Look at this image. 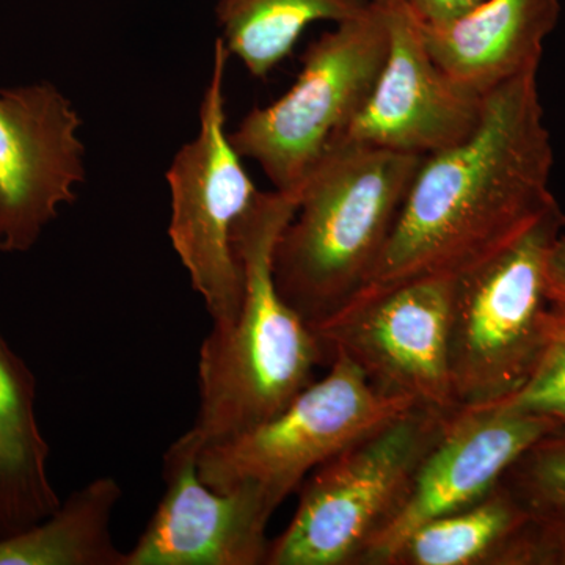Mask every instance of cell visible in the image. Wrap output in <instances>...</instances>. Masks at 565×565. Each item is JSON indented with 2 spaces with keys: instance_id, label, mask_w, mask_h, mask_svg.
<instances>
[{
  "instance_id": "1",
  "label": "cell",
  "mask_w": 565,
  "mask_h": 565,
  "mask_svg": "<svg viewBox=\"0 0 565 565\" xmlns=\"http://www.w3.org/2000/svg\"><path fill=\"white\" fill-rule=\"evenodd\" d=\"M553 163L537 73L487 93L473 134L423 159L385 250L353 299L455 280L503 252L556 206Z\"/></svg>"
},
{
  "instance_id": "2",
  "label": "cell",
  "mask_w": 565,
  "mask_h": 565,
  "mask_svg": "<svg viewBox=\"0 0 565 565\" xmlns=\"http://www.w3.org/2000/svg\"><path fill=\"white\" fill-rule=\"evenodd\" d=\"M299 193L259 192L233 230L243 299L232 321L212 323L199 360L203 448L247 433L281 412L327 363L313 327L278 292L274 248L296 214Z\"/></svg>"
},
{
  "instance_id": "3",
  "label": "cell",
  "mask_w": 565,
  "mask_h": 565,
  "mask_svg": "<svg viewBox=\"0 0 565 565\" xmlns=\"http://www.w3.org/2000/svg\"><path fill=\"white\" fill-rule=\"evenodd\" d=\"M423 159L340 141L305 181L273 266L278 292L311 327L366 285Z\"/></svg>"
},
{
  "instance_id": "4",
  "label": "cell",
  "mask_w": 565,
  "mask_h": 565,
  "mask_svg": "<svg viewBox=\"0 0 565 565\" xmlns=\"http://www.w3.org/2000/svg\"><path fill=\"white\" fill-rule=\"evenodd\" d=\"M565 226L559 204L503 252L455 278L449 375L460 408L489 407L519 392L546 343V266Z\"/></svg>"
},
{
  "instance_id": "5",
  "label": "cell",
  "mask_w": 565,
  "mask_h": 565,
  "mask_svg": "<svg viewBox=\"0 0 565 565\" xmlns=\"http://www.w3.org/2000/svg\"><path fill=\"white\" fill-rule=\"evenodd\" d=\"M451 415L414 407L327 460L300 486L266 565H362L396 519Z\"/></svg>"
},
{
  "instance_id": "6",
  "label": "cell",
  "mask_w": 565,
  "mask_h": 565,
  "mask_svg": "<svg viewBox=\"0 0 565 565\" xmlns=\"http://www.w3.org/2000/svg\"><path fill=\"white\" fill-rule=\"evenodd\" d=\"M385 0L308 44L299 76L269 106L253 107L230 141L262 167L275 191L299 193L370 99L388 54Z\"/></svg>"
},
{
  "instance_id": "7",
  "label": "cell",
  "mask_w": 565,
  "mask_h": 565,
  "mask_svg": "<svg viewBox=\"0 0 565 565\" xmlns=\"http://www.w3.org/2000/svg\"><path fill=\"white\" fill-rule=\"evenodd\" d=\"M418 407L379 392L343 353L330 355L329 373L311 382L273 418L200 451V479L215 490H255L277 511L327 460L360 438Z\"/></svg>"
},
{
  "instance_id": "8",
  "label": "cell",
  "mask_w": 565,
  "mask_h": 565,
  "mask_svg": "<svg viewBox=\"0 0 565 565\" xmlns=\"http://www.w3.org/2000/svg\"><path fill=\"white\" fill-rule=\"evenodd\" d=\"M230 57L218 36L200 106L199 134L182 145L166 174L172 196L169 237L212 323L232 321L243 299L233 230L258 193L226 131Z\"/></svg>"
},
{
  "instance_id": "9",
  "label": "cell",
  "mask_w": 565,
  "mask_h": 565,
  "mask_svg": "<svg viewBox=\"0 0 565 565\" xmlns=\"http://www.w3.org/2000/svg\"><path fill=\"white\" fill-rule=\"evenodd\" d=\"M452 282L430 278L351 300L313 326L327 364L343 353L379 392L456 414L448 360Z\"/></svg>"
},
{
  "instance_id": "10",
  "label": "cell",
  "mask_w": 565,
  "mask_h": 565,
  "mask_svg": "<svg viewBox=\"0 0 565 565\" xmlns=\"http://www.w3.org/2000/svg\"><path fill=\"white\" fill-rule=\"evenodd\" d=\"M82 118L51 82L0 90V253L31 250L87 178Z\"/></svg>"
},
{
  "instance_id": "11",
  "label": "cell",
  "mask_w": 565,
  "mask_h": 565,
  "mask_svg": "<svg viewBox=\"0 0 565 565\" xmlns=\"http://www.w3.org/2000/svg\"><path fill=\"white\" fill-rule=\"evenodd\" d=\"M203 446L182 434L162 459L166 492L125 565H266L274 509L255 490L215 492L199 476Z\"/></svg>"
},
{
  "instance_id": "12",
  "label": "cell",
  "mask_w": 565,
  "mask_h": 565,
  "mask_svg": "<svg viewBox=\"0 0 565 565\" xmlns=\"http://www.w3.org/2000/svg\"><path fill=\"white\" fill-rule=\"evenodd\" d=\"M385 3L390 32L385 65L341 141L426 158L473 134L484 96L457 84L434 62L407 3Z\"/></svg>"
},
{
  "instance_id": "13",
  "label": "cell",
  "mask_w": 565,
  "mask_h": 565,
  "mask_svg": "<svg viewBox=\"0 0 565 565\" xmlns=\"http://www.w3.org/2000/svg\"><path fill=\"white\" fill-rule=\"evenodd\" d=\"M557 427L563 424L548 416L505 405L457 411L424 457L399 514L371 546L362 565H379L423 523L481 501L535 440Z\"/></svg>"
},
{
  "instance_id": "14",
  "label": "cell",
  "mask_w": 565,
  "mask_h": 565,
  "mask_svg": "<svg viewBox=\"0 0 565 565\" xmlns=\"http://www.w3.org/2000/svg\"><path fill=\"white\" fill-rule=\"evenodd\" d=\"M561 0H486L445 25H424V44L446 76L487 93L539 73L545 41L555 31Z\"/></svg>"
},
{
  "instance_id": "15",
  "label": "cell",
  "mask_w": 565,
  "mask_h": 565,
  "mask_svg": "<svg viewBox=\"0 0 565 565\" xmlns=\"http://www.w3.org/2000/svg\"><path fill=\"white\" fill-rule=\"evenodd\" d=\"M50 445L36 418V379L0 333V537L57 511Z\"/></svg>"
},
{
  "instance_id": "16",
  "label": "cell",
  "mask_w": 565,
  "mask_h": 565,
  "mask_svg": "<svg viewBox=\"0 0 565 565\" xmlns=\"http://www.w3.org/2000/svg\"><path fill=\"white\" fill-rule=\"evenodd\" d=\"M121 494L110 476L88 482L46 519L0 537V565H125L110 531Z\"/></svg>"
},
{
  "instance_id": "17",
  "label": "cell",
  "mask_w": 565,
  "mask_h": 565,
  "mask_svg": "<svg viewBox=\"0 0 565 565\" xmlns=\"http://www.w3.org/2000/svg\"><path fill=\"white\" fill-rule=\"evenodd\" d=\"M501 484L525 509L494 565H565V426L535 440Z\"/></svg>"
},
{
  "instance_id": "18",
  "label": "cell",
  "mask_w": 565,
  "mask_h": 565,
  "mask_svg": "<svg viewBox=\"0 0 565 565\" xmlns=\"http://www.w3.org/2000/svg\"><path fill=\"white\" fill-rule=\"evenodd\" d=\"M373 0H218L215 18L230 55L255 79H266L289 54L308 25L351 21Z\"/></svg>"
},
{
  "instance_id": "19",
  "label": "cell",
  "mask_w": 565,
  "mask_h": 565,
  "mask_svg": "<svg viewBox=\"0 0 565 565\" xmlns=\"http://www.w3.org/2000/svg\"><path fill=\"white\" fill-rule=\"evenodd\" d=\"M523 516L525 509L500 482L478 503L415 527L379 565H493Z\"/></svg>"
},
{
  "instance_id": "20",
  "label": "cell",
  "mask_w": 565,
  "mask_h": 565,
  "mask_svg": "<svg viewBox=\"0 0 565 565\" xmlns=\"http://www.w3.org/2000/svg\"><path fill=\"white\" fill-rule=\"evenodd\" d=\"M546 343L525 385L497 405L548 416L565 426V329L546 313Z\"/></svg>"
},
{
  "instance_id": "21",
  "label": "cell",
  "mask_w": 565,
  "mask_h": 565,
  "mask_svg": "<svg viewBox=\"0 0 565 565\" xmlns=\"http://www.w3.org/2000/svg\"><path fill=\"white\" fill-rule=\"evenodd\" d=\"M424 25H445L478 9L486 0H404Z\"/></svg>"
},
{
  "instance_id": "22",
  "label": "cell",
  "mask_w": 565,
  "mask_h": 565,
  "mask_svg": "<svg viewBox=\"0 0 565 565\" xmlns=\"http://www.w3.org/2000/svg\"><path fill=\"white\" fill-rule=\"evenodd\" d=\"M546 289L552 302L565 305V236L559 237L546 266Z\"/></svg>"
},
{
  "instance_id": "23",
  "label": "cell",
  "mask_w": 565,
  "mask_h": 565,
  "mask_svg": "<svg viewBox=\"0 0 565 565\" xmlns=\"http://www.w3.org/2000/svg\"><path fill=\"white\" fill-rule=\"evenodd\" d=\"M550 302H552V300H550ZM548 316L553 322H556L557 326L565 329V305L556 302L550 303Z\"/></svg>"
},
{
  "instance_id": "24",
  "label": "cell",
  "mask_w": 565,
  "mask_h": 565,
  "mask_svg": "<svg viewBox=\"0 0 565 565\" xmlns=\"http://www.w3.org/2000/svg\"><path fill=\"white\" fill-rule=\"evenodd\" d=\"M390 2H404V0H390Z\"/></svg>"
}]
</instances>
